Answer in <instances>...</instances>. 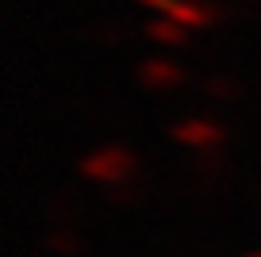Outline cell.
I'll return each instance as SVG.
<instances>
[{
	"instance_id": "5",
	"label": "cell",
	"mask_w": 261,
	"mask_h": 257,
	"mask_svg": "<svg viewBox=\"0 0 261 257\" xmlns=\"http://www.w3.org/2000/svg\"><path fill=\"white\" fill-rule=\"evenodd\" d=\"M146 35L154 42H162V46H185L192 31L180 27V23H173V19H165V16H158V19H150V23H146Z\"/></svg>"
},
{
	"instance_id": "3",
	"label": "cell",
	"mask_w": 261,
	"mask_h": 257,
	"mask_svg": "<svg viewBox=\"0 0 261 257\" xmlns=\"http://www.w3.org/2000/svg\"><path fill=\"white\" fill-rule=\"evenodd\" d=\"M139 81L154 92H165V89H177L180 81H185V69L177 62H169V58H146L139 65Z\"/></svg>"
},
{
	"instance_id": "4",
	"label": "cell",
	"mask_w": 261,
	"mask_h": 257,
	"mask_svg": "<svg viewBox=\"0 0 261 257\" xmlns=\"http://www.w3.org/2000/svg\"><path fill=\"white\" fill-rule=\"evenodd\" d=\"M173 138L185 142V146H196V150H207V146L223 142V131H219V123H212V119H185V123L173 127Z\"/></svg>"
},
{
	"instance_id": "2",
	"label": "cell",
	"mask_w": 261,
	"mask_h": 257,
	"mask_svg": "<svg viewBox=\"0 0 261 257\" xmlns=\"http://www.w3.org/2000/svg\"><path fill=\"white\" fill-rule=\"evenodd\" d=\"M135 169V158H130L127 146H104V150L89 153L81 161V173L92 181H104V185H115V181H127V173Z\"/></svg>"
},
{
	"instance_id": "6",
	"label": "cell",
	"mask_w": 261,
	"mask_h": 257,
	"mask_svg": "<svg viewBox=\"0 0 261 257\" xmlns=\"http://www.w3.org/2000/svg\"><path fill=\"white\" fill-rule=\"evenodd\" d=\"M250 257H261V253H250Z\"/></svg>"
},
{
	"instance_id": "1",
	"label": "cell",
	"mask_w": 261,
	"mask_h": 257,
	"mask_svg": "<svg viewBox=\"0 0 261 257\" xmlns=\"http://www.w3.org/2000/svg\"><path fill=\"white\" fill-rule=\"evenodd\" d=\"M139 4L142 8H154L158 16L173 19V23L188 27V31H204V27H212L219 19V12L212 4H204V0H139Z\"/></svg>"
}]
</instances>
